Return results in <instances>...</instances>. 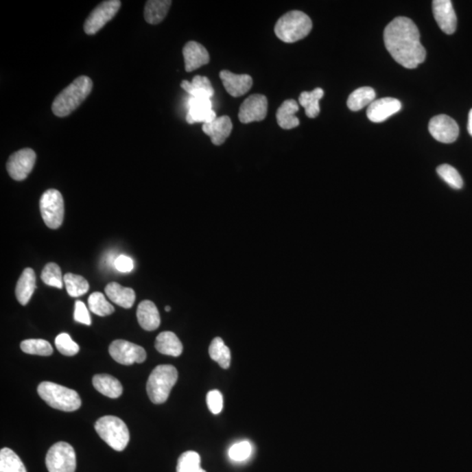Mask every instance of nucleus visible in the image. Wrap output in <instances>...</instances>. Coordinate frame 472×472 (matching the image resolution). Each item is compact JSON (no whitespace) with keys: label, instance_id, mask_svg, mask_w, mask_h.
Returning <instances> with one entry per match:
<instances>
[{"label":"nucleus","instance_id":"obj_1","mask_svg":"<svg viewBox=\"0 0 472 472\" xmlns=\"http://www.w3.org/2000/svg\"><path fill=\"white\" fill-rule=\"evenodd\" d=\"M384 43L395 62L404 68L416 69L426 59L418 28L407 17L395 18L386 27Z\"/></svg>","mask_w":472,"mask_h":472},{"label":"nucleus","instance_id":"obj_2","mask_svg":"<svg viewBox=\"0 0 472 472\" xmlns=\"http://www.w3.org/2000/svg\"><path fill=\"white\" fill-rule=\"evenodd\" d=\"M93 88V82L88 76L82 75L63 89L54 99L52 111L56 117H65L84 103Z\"/></svg>","mask_w":472,"mask_h":472},{"label":"nucleus","instance_id":"obj_3","mask_svg":"<svg viewBox=\"0 0 472 472\" xmlns=\"http://www.w3.org/2000/svg\"><path fill=\"white\" fill-rule=\"evenodd\" d=\"M312 30V21L300 11H292L282 16L275 25V34L285 43H294L304 39Z\"/></svg>","mask_w":472,"mask_h":472},{"label":"nucleus","instance_id":"obj_4","mask_svg":"<svg viewBox=\"0 0 472 472\" xmlns=\"http://www.w3.org/2000/svg\"><path fill=\"white\" fill-rule=\"evenodd\" d=\"M38 394L50 407L65 412L78 410L82 405L78 392L54 382H41Z\"/></svg>","mask_w":472,"mask_h":472},{"label":"nucleus","instance_id":"obj_5","mask_svg":"<svg viewBox=\"0 0 472 472\" xmlns=\"http://www.w3.org/2000/svg\"><path fill=\"white\" fill-rule=\"evenodd\" d=\"M177 379L178 371L174 366L161 365L153 369L146 385L150 400L155 404L165 403Z\"/></svg>","mask_w":472,"mask_h":472},{"label":"nucleus","instance_id":"obj_6","mask_svg":"<svg viewBox=\"0 0 472 472\" xmlns=\"http://www.w3.org/2000/svg\"><path fill=\"white\" fill-rule=\"evenodd\" d=\"M95 429L102 439L117 451H123L130 441V432L123 420L113 416L101 417Z\"/></svg>","mask_w":472,"mask_h":472},{"label":"nucleus","instance_id":"obj_7","mask_svg":"<svg viewBox=\"0 0 472 472\" xmlns=\"http://www.w3.org/2000/svg\"><path fill=\"white\" fill-rule=\"evenodd\" d=\"M40 209L45 224L49 228L57 229L64 219V200L58 190L49 189L43 194Z\"/></svg>","mask_w":472,"mask_h":472},{"label":"nucleus","instance_id":"obj_8","mask_svg":"<svg viewBox=\"0 0 472 472\" xmlns=\"http://www.w3.org/2000/svg\"><path fill=\"white\" fill-rule=\"evenodd\" d=\"M46 465L49 472H75L76 458L74 448L68 442H56L47 452Z\"/></svg>","mask_w":472,"mask_h":472},{"label":"nucleus","instance_id":"obj_9","mask_svg":"<svg viewBox=\"0 0 472 472\" xmlns=\"http://www.w3.org/2000/svg\"><path fill=\"white\" fill-rule=\"evenodd\" d=\"M121 5L122 3L119 0H108L99 4L85 21V33L88 35L97 34L117 15Z\"/></svg>","mask_w":472,"mask_h":472},{"label":"nucleus","instance_id":"obj_10","mask_svg":"<svg viewBox=\"0 0 472 472\" xmlns=\"http://www.w3.org/2000/svg\"><path fill=\"white\" fill-rule=\"evenodd\" d=\"M108 352L114 360L122 365L143 363L146 359V352L142 346L126 340L113 341L108 347Z\"/></svg>","mask_w":472,"mask_h":472},{"label":"nucleus","instance_id":"obj_11","mask_svg":"<svg viewBox=\"0 0 472 472\" xmlns=\"http://www.w3.org/2000/svg\"><path fill=\"white\" fill-rule=\"evenodd\" d=\"M36 161V153L30 148L21 149L10 156L6 169L9 175L16 181L25 180L30 174Z\"/></svg>","mask_w":472,"mask_h":472},{"label":"nucleus","instance_id":"obj_12","mask_svg":"<svg viewBox=\"0 0 472 472\" xmlns=\"http://www.w3.org/2000/svg\"><path fill=\"white\" fill-rule=\"evenodd\" d=\"M267 113L268 100L266 95L254 94L241 104L238 117L242 123L260 122L266 119Z\"/></svg>","mask_w":472,"mask_h":472},{"label":"nucleus","instance_id":"obj_13","mask_svg":"<svg viewBox=\"0 0 472 472\" xmlns=\"http://www.w3.org/2000/svg\"><path fill=\"white\" fill-rule=\"evenodd\" d=\"M429 130L434 139L443 143L455 142L459 135L457 122L447 115L434 117L429 121Z\"/></svg>","mask_w":472,"mask_h":472},{"label":"nucleus","instance_id":"obj_14","mask_svg":"<svg viewBox=\"0 0 472 472\" xmlns=\"http://www.w3.org/2000/svg\"><path fill=\"white\" fill-rule=\"evenodd\" d=\"M188 111L186 119L189 124L196 123H209L217 118L210 98L190 97L188 99Z\"/></svg>","mask_w":472,"mask_h":472},{"label":"nucleus","instance_id":"obj_15","mask_svg":"<svg viewBox=\"0 0 472 472\" xmlns=\"http://www.w3.org/2000/svg\"><path fill=\"white\" fill-rule=\"evenodd\" d=\"M433 14L436 22L445 34H452L457 30V15L451 1L449 0H435L432 3Z\"/></svg>","mask_w":472,"mask_h":472},{"label":"nucleus","instance_id":"obj_16","mask_svg":"<svg viewBox=\"0 0 472 472\" xmlns=\"http://www.w3.org/2000/svg\"><path fill=\"white\" fill-rule=\"evenodd\" d=\"M401 108V102L397 99L385 97L375 100L369 105L366 115L373 123H381L388 117L399 113Z\"/></svg>","mask_w":472,"mask_h":472},{"label":"nucleus","instance_id":"obj_17","mask_svg":"<svg viewBox=\"0 0 472 472\" xmlns=\"http://www.w3.org/2000/svg\"><path fill=\"white\" fill-rule=\"evenodd\" d=\"M226 91L232 97H240L247 94L253 85V79L248 75H236L228 70L220 73Z\"/></svg>","mask_w":472,"mask_h":472},{"label":"nucleus","instance_id":"obj_18","mask_svg":"<svg viewBox=\"0 0 472 472\" xmlns=\"http://www.w3.org/2000/svg\"><path fill=\"white\" fill-rule=\"evenodd\" d=\"M185 69L186 71L192 72L200 69V67L209 63L210 57L207 50L202 44L196 41H189L185 45L183 49Z\"/></svg>","mask_w":472,"mask_h":472},{"label":"nucleus","instance_id":"obj_19","mask_svg":"<svg viewBox=\"0 0 472 472\" xmlns=\"http://www.w3.org/2000/svg\"><path fill=\"white\" fill-rule=\"evenodd\" d=\"M233 124L231 117L222 116L217 117L212 123H204L203 132L210 137L215 145H222L231 136Z\"/></svg>","mask_w":472,"mask_h":472},{"label":"nucleus","instance_id":"obj_20","mask_svg":"<svg viewBox=\"0 0 472 472\" xmlns=\"http://www.w3.org/2000/svg\"><path fill=\"white\" fill-rule=\"evenodd\" d=\"M140 327L145 331H155L161 325V316L154 303L145 300L140 303L137 311Z\"/></svg>","mask_w":472,"mask_h":472},{"label":"nucleus","instance_id":"obj_21","mask_svg":"<svg viewBox=\"0 0 472 472\" xmlns=\"http://www.w3.org/2000/svg\"><path fill=\"white\" fill-rule=\"evenodd\" d=\"M36 290V276L33 269L27 268L22 272L16 285V298L22 305H27Z\"/></svg>","mask_w":472,"mask_h":472},{"label":"nucleus","instance_id":"obj_22","mask_svg":"<svg viewBox=\"0 0 472 472\" xmlns=\"http://www.w3.org/2000/svg\"><path fill=\"white\" fill-rule=\"evenodd\" d=\"M105 293L115 304L126 309L132 308L136 300L135 292L132 288H126L117 283H108L105 287Z\"/></svg>","mask_w":472,"mask_h":472},{"label":"nucleus","instance_id":"obj_23","mask_svg":"<svg viewBox=\"0 0 472 472\" xmlns=\"http://www.w3.org/2000/svg\"><path fill=\"white\" fill-rule=\"evenodd\" d=\"M155 347L158 352L168 356L178 357L183 352L182 343L172 331L159 333L156 338Z\"/></svg>","mask_w":472,"mask_h":472},{"label":"nucleus","instance_id":"obj_24","mask_svg":"<svg viewBox=\"0 0 472 472\" xmlns=\"http://www.w3.org/2000/svg\"><path fill=\"white\" fill-rule=\"evenodd\" d=\"M299 110L298 103L295 100H286L277 110L276 121L281 128L292 130L299 126V119L296 113Z\"/></svg>","mask_w":472,"mask_h":472},{"label":"nucleus","instance_id":"obj_25","mask_svg":"<svg viewBox=\"0 0 472 472\" xmlns=\"http://www.w3.org/2000/svg\"><path fill=\"white\" fill-rule=\"evenodd\" d=\"M181 88L193 97L210 98L215 95L211 82L206 76H194L192 82L184 80Z\"/></svg>","mask_w":472,"mask_h":472},{"label":"nucleus","instance_id":"obj_26","mask_svg":"<svg viewBox=\"0 0 472 472\" xmlns=\"http://www.w3.org/2000/svg\"><path fill=\"white\" fill-rule=\"evenodd\" d=\"M95 389L108 398L116 399L123 394V386L117 379L108 375H97L93 377Z\"/></svg>","mask_w":472,"mask_h":472},{"label":"nucleus","instance_id":"obj_27","mask_svg":"<svg viewBox=\"0 0 472 472\" xmlns=\"http://www.w3.org/2000/svg\"><path fill=\"white\" fill-rule=\"evenodd\" d=\"M172 4L171 0H149L145 6V21L151 25L161 23L164 21Z\"/></svg>","mask_w":472,"mask_h":472},{"label":"nucleus","instance_id":"obj_28","mask_svg":"<svg viewBox=\"0 0 472 472\" xmlns=\"http://www.w3.org/2000/svg\"><path fill=\"white\" fill-rule=\"evenodd\" d=\"M324 97V91L320 88L311 92H302L299 97V104L305 108L306 116L315 118L320 113V101Z\"/></svg>","mask_w":472,"mask_h":472},{"label":"nucleus","instance_id":"obj_29","mask_svg":"<svg viewBox=\"0 0 472 472\" xmlns=\"http://www.w3.org/2000/svg\"><path fill=\"white\" fill-rule=\"evenodd\" d=\"M375 91L372 88H359L349 95L347 106L351 110L358 111L368 106V105L369 106L375 101Z\"/></svg>","mask_w":472,"mask_h":472},{"label":"nucleus","instance_id":"obj_30","mask_svg":"<svg viewBox=\"0 0 472 472\" xmlns=\"http://www.w3.org/2000/svg\"><path fill=\"white\" fill-rule=\"evenodd\" d=\"M209 355L221 368L228 369L231 366V353L222 338L213 339L209 346Z\"/></svg>","mask_w":472,"mask_h":472},{"label":"nucleus","instance_id":"obj_31","mask_svg":"<svg viewBox=\"0 0 472 472\" xmlns=\"http://www.w3.org/2000/svg\"><path fill=\"white\" fill-rule=\"evenodd\" d=\"M0 472H27L23 462L11 449L0 451Z\"/></svg>","mask_w":472,"mask_h":472},{"label":"nucleus","instance_id":"obj_32","mask_svg":"<svg viewBox=\"0 0 472 472\" xmlns=\"http://www.w3.org/2000/svg\"><path fill=\"white\" fill-rule=\"evenodd\" d=\"M67 292L72 298H78L86 294L89 289L88 281L84 276L68 273L63 276Z\"/></svg>","mask_w":472,"mask_h":472},{"label":"nucleus","instance_id":"obj_33","mask_svg":"<svg viewBox=\"0 0 472 472\" xmlns=\"http://www.w3.org/2000/svg\"><path fill=\"white\" fill-rule=\"evenodd\" d=\"M21 349L25 353L32 355L50 356L54 350L49 341L40 339H31L22 341Z\"/></svg>","mask_w":472,"mask_h":472},{"label":"nucleus","instance_id":"obj_34","mask_svg":"<svg viewBox=\"0 0 472 472\" xmlns=\"http://www.w3.org/2000/svg\"><path fill=\"white\" fill-rule=\"evenodd\" d=\"M88 305L89 310L100 317H106L113 314L115 311L113 305L106 300L104 295L101 292L92 293L89 296Z\"/></svg>","mask_w":472,"mask_h":472},{"label":"nucleus","instance_id":"obj_35","mask_svg":"<svg viewBox=\"0 0 472 472\" xmlns=\"http://www.w3.org/2000/svg\"><path fill=\"white\" fill-rule=\"evenodd\" d=\"M177 472H206L200 467V457L196 451L184 452L178 460Z\"/></svg>","mask_w":472,"mask_h":472},{"label":"nucleus","instance_id":"obj_36","mask_svg":"<svg viewBox=\"0 0 472 472\" xmlns=\"http://www.w3.org/2000/svg\"><path fill=\"white\" fill-rule=\"evenodd\" d=\"M41 280L46 285L56 287V288L58 289L62 288L63 282H64L60 268L54 263H47L44 267L43 272H41Z\"/></svg>","mask_w":472,"mask_h":472},{"label":"nucleus","instance_id":"obj_37","mask_svg":"<svg viewBox=\"0 0 472 472\" xmlns=\"http://www.w3.org/2000/svg\"><path fill=\"white\" fill-rule=\"evenodd\" d=\"M440 177L449 185V187L454 188V189H461L462 187V178L461 175L457 171V169L451 167V165L445 164L440 165L436 169Z\"/></svg>","mask_w":472,"mask_h":472},{"label":"nucleus","instance_id":"obj_38","mask_svg":"<svg viewBox=\"0 0 472 472\" xmlns=\"http://www.w3.org/2000/svg\"><path fill=\"white\" fill-rule=\"evenodd\" d=\"M54 343H56L57 350L63 355L74 356L79 353L78 344L71 339L68 333L59 334Z\"/></svg>","mask_w":472,"mask_h":472},{"label":"nucleus","instance_id":"obj_39","mask_svg":"<svg viewBox=\"0 0 472 472\" xmlns=\"http://www.w3.org/2000/svg\"><path fill=\"white\" fill-rule=\"evenodd\" d=\"M252 445L250 442L235 443L228 451V457L235 462H244L250 457Z\"/></svg>","mask_w":472,"mask_h":472},{"label":"nucleus","instance_id":"obj_40","mask_svg":"<svg viewBox=\"0 0 472 472\" xmlns=\"http://www.w3.org/2000/svg\"><path fill=\"white\" fill-rule=\"evenodd\" d=\"M206 403L213 414H218L223 408V397L219 390H211L206 395Z\"/></svg>","mask_w":472,"mask_h":472},{"label":"nucleus","instance_id":"obj_41","mask_svg":"<svg viewBox=\"0 0 472 472\" xmlns=\"http://www.w3.org/2000/svg\"><path fill=\"white\" fill-rule=\"evenodd\" d=\"M74 318L76 322H78V323L86 325L91 324V315H89L88 308L86 307L84 302L79 300L75 302Z\"/></svg>","mask_w":472,"mask_h":472},{"label":"nucleus","instance_id":"obj_42","mask_svg":"<svg viewBox=\"0 0 472 472\" xmlns=\"http://www.w3.org/2000/svg\"><path fill=\"white\" fill-rule=\"evenodd\" d=\"M114 267L119 272L128 273L134 269V263L132 258L122 255L115 259Z\"/></svg>","mask_w":472,"mask_h":472},{"label":"nucleus","instance_id":"obj_43","mask_svg":"<svg viewBox=\"0 0 472 472\" xmlns=\"http://www.w3.org/2000/svg\"><path fill=\"white\" fill-rule=\"evenodd\" d=\"M468 132L471 134L472 137V108L469 113V120H468Z\"/></svg>","mask_w":472,"mask_h":472},{"label":"nucleus","instance_id":"obj_44","mask_svg":"<svg viewBox=\"0 0 472 472\" xmlns=\"http://www.w3.org/2000/svg\"><path fill=\"white\" fill-rule=\"evenodd\" d=\"M165 311H171V307L170 306H165Z\"/></svg>","mask_w":472,"mask_h":472}]
</instances>
